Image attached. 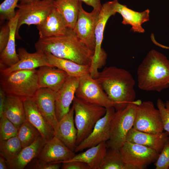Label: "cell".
<instances>
[{
	"instance_id": "83f0119b",
	"label": "cell",
	"mask_w": 169,
	"mask_h": 169,
	"mask_svg": "<svg viewBox=\"0 0 169 169\" xmlns=\"http://www.w3.org/2000/svg\"><path fill=\"white\" fill-rule=\"evenodd\" d=\"M4 115L18 129L26 120L23 100L18 97L7 95Z\"/></svg>"
},
{
	"instance_id": "ac0fdd59",
	"label": "cell",
	"mask_w": 169,
	"mask_h": 169,
	"mask_svg": "<svg viewBox=\"0 0 169 169\" xmlns=\"http://www.w3.org/2000/svg\"><path fill=\"white\" fill-rule=\"evenodd\" d=\"M23 101L26 120L38 130L46 141L50 140L54 136V129L40 112L33 98Z\"/></svg>"
},
{
	"instance_id": "ffe728a7",
	"label": "cell",
	"mask_w": 169,
	"mask_h": 169,
	"mask_svg": "<svg viewBox=\"0 0 169 169\" xmlns=\"http://www.w3.org/2000/svg\"><path fill=\"white\" fill-rule=\"evenodd\" d=\"M111 1L115 12L119 13L122 17L123 24L131 25V30L134 32L141 33L145 32L141 25L149 20V9L141 12H138L128 8L125 5L120 3L118 0Z\"/></svg>"
},
{
	"instance_id": "8d00e7d4",
	"label": "cell",
	"mask_w": 169,
	"mask_h": 169,
	"mask_svg": "<svg viewBox=\"0 0 169 169\" xmlns=\"http://www.w3.org/2000/svg\"><path fill=\"white\" fill-rule=\"evenodd\" d=\"M61 163H51L41 161L37 158L29 163L26 167L32 169H59Z\"/></svg>"
},
{
	"instance_id": "4316f807",
	"label": "cell",
	"mask_w": 169,
	"mask_h": 169,
	"mask_svg": "<svg viewBox=\"0 0 169 169\" xmlns=\"http://www.w3.org/2000/svg\"><path fill=\"white\" fill-rule=\"evenodd\" d=\"M106 142H103L75 154L70 160L62 163L78 161L87 164L91 169H98L107 151Z\"/></svg>"
},
{
	"instance_id": "d6a6232c",
	"label": "cell",
	"mask_w": 169,
	"mask_h": 169,
	"mask_svg": "<svg viewBox=\"0 0 169 169\" xmlns=\"http://www.w3.org/2000/svg\"><path fill=\"white\" fill-rule=\"evenodd\" d=\"M18 129L4 115L0 117V141L17 136Z\"/></svg>"
},
{
	"instance_id": "b9f144b4",
	"label": "cell",
	"mask_w": 169,
	"mask_h": 169,
	"mask_svg": "<svg viewBox=\"0 0 169 169\" xmlns=\"http://www.w3.org/2000/svg\"><path fill=\"white\" fill-rule=\"evenodd\" d=\"M7 161L3 156H0V169H8Z\"/></svg>"
},
{
	"instance_id": "7a4b0ae2",
	"label": "cell",
	"mask_w": 169,
	"mask_h": 169,
	"mask_svg": "<svg viewBox=\"0 0 169 169\" xmlns=\"http://www.w3.org/2000/svg\"><path fill=\"white\" fill-rule=\"evenodd\" d=\"M95 79L114 103L116 111L135 100V81L128 71L115 66L105 67Z\"/></svg>"
},
{
	"instance_id": "8fae6325",
	"label": "cell",
	"mask_w": 169,
	"mask_h": 169,
	"mask_svg": "<svg viewBox=\"0 0 169 169\" xmlns=\"http://www.w3.org/2000/svg\"><path fill=\"white\" fill-rule=\"evenodd\" d=\"M75 96L105 108L115 107L114 103L109 99L96 79L92 77L89 74L79 78Z\"/></svg>"
},
{
	"instance_id": "4fadbf2b",
	"label": "cell",
	"mask_w": 169,
	"mask_h": 169,
	"mask_svg": "<svg viewBox=\"0 0 169 169\" xmlns=\"http://www.w3.org/2000/svg\"><path fill=\"white\" fill-rule=\"evenodd\" d=\"M106 109L105 115L96 122L90 134L76 147L75 152L82 151L102 142H106L109 139L111 122L116 110L113 106Z\"/></svg>"
},
{
	"instance_id": "ab89813d",
	"label": "cell",
	"mask_w": 169,
	"mask_h": 169,
	"mask_svg": "<svg viewBox=\"0 0 169 169\" xmlns=\"http://www.w3.org/2000/svg\"><path fill=\"white\" fill-rule=\"evenodd\" d=\"M7 95L0 87V117L4 115V112L6 105Z\"/></svg>"
},
{
	"instance_id": "52a82bcc",
	"label": "cell",
	"mask_w": 169,
	"mask_h": 169,
	"mask_svg": "<svg viewBox=\"0 0 169 169\" xmlns=\"http://www.w3.org/2000/svg\"><path fill=\"white\" fill-rule=\"evenodd\" d=\"M116 13L111 1L106 2L102 5L95 28V45L89 69V74L94 78L97 77L99 73L98 69L104 66L106 63L107 54L101 47L104 32L108 19Z\"/></svg>"
},
{
	"instance_id": "8992f818",
	"label": "cell",
	"mask_w": 169,
	"mask_h": 169,
	"mask_svg": "<svg viewBox=\"0 0 169 169\" xmlns=\"http://www.w3.org/2000/svg\"><path fill=\"white\" fill-rule=\"evenodd\" d=\"M137 105L135 100L122 109L116 111L112 120L107 148L119 150L126 141V136L133 127Z\"/></svg>"
},
{
	"instance_id": "603a6c76",
	"label": "cell",
	"mask_w": 169,
	"mask_h": 169,
	"mask_svg": "<svg viewBox=\"0 0 169 169\" xmlns=\"http://www.w3.org/2000/svg\"><path fill=\"white\" fill-rule=\"evenodd\" d=\"M169 135L166 131L154 134L140 131L132 127L128 133L125 140L149 147L160 153Z\"/></svg>"
},
{
	"instance_id": "2e32d148",
	"label": "cell",
	"mask_w": 169,
	"mask_h": 169,
	"mask_svg": "<svg viewBox=\"0 0 169 169\" xmlns=\"http://www.w3.org/2000/svg\"><path fill=\"white\" fill-rule=\"evenodd\" d=\"M56 93L48 88H40L33 98L38 110L54 129L58 122L55 112Z\"/></svg>"
},
{
	"instance_id": "7402d4cb",
	"label": "cell",
	"mask_w": 169,
	"mask_h": 169,
	"mask_svg": "<svg viewBox=\"0 0 169 169\" xmlns=\"http://www.w3.org/2000/svg\"><path fill=\"white\" fill-rule=\"evenodd\" d=\"M38 76L39 88H47L57 92L63 86L69 75L59 69L44 66L39 68Z\"/></svg>"
},
{
	"instance_id": "cb8c5ba5",
	"label": "cell",
	"mask_w": 169,
	"mask_h": 169,
	"mask_svg": "<svg viewBox=\"0 0 169 169\" xmlns=\"http://www.w3.org/2000/svg\"><path fill=\"white\" fill-rule=\"evenodd\" d=\"M40 135L32 144L23 148L13 158L7 161L9 169H23L39 155L46 142Z\"/></svg>"
},
{
	"instance_id": "5b68a950",
	"label": "cell",
	"mask_w": 169,
	"mask_h": 169,
	"mask_svg": "<svg viewBox=\"0 0 169 169\" xmlns=\"http://www.w3.org/2000/svg\"><path fill=\"white\" fill-rule=\"evenodd\" d=\"M74 121L77 130L76 146L92 131L95 124L105 114L106 108L75 96L73 101Z\"/></svg>"
},
{
	"instance_id": "30bf717a",
	"label": "cell",
	"mask_w": 169,
	"mask_h": 169,
	"mask_svg": "<svg viewBox=\"0 0 169 169\" xmlns=\"http://www.w3.org/2000/svg\"><path fill=\"white\" fill-rule=\"evenodd\" d=\"M133 128L142 132L157 134L164 130L160 114L153 102H142L137 106Z\"/></svg>"
},
{
	"instance_id": "836d02e7",
	"label": "cell",
	"mask_w": 169,
	"mask_h": 169,
	"mask_svg": "<svg viewBox=\"0 0 169 169\" xmlns=\"http://www.w3.org/2000/svg\"><path fill=\"white\" fill-rule=\"evenodd\" d=\"M20 0H4L0 5L1 22L5 20L9 21L16 15L15 9Z\"/></svg>"
},
{
	"instance_id": "74e56055",
	"label": "cell",
	"mask_w": 169,
	"mask_h": 169,
	"mask_svg": "<svg viewBox=\"0 0 169 169\" xmlns=\"http://www.w3.org/2000/svg\"><path fill=\"white\" fill-rule=\"evenodd\" d=\"M10 28L7 23L3 25L0 31V53H1L6 47L10 35Z\"/></svg>"
},
{
	"instance_id": "e0dca14e",
	"label": "cell",
	"mask_w": 169,
	"mask_h": 169,
	"mask_svg": "<svg viewBox=\"0 0 169 169\" xmlns=\"http://www.w3.org/2000/svg\"><path fill=\"white\" fill-rule=\"evenodd\" d=\"M17 54L18 61L11 66L0 70V74H6L18 70H33L44 66L52 67L42 52L36 51L30 53L25 48L20 47L18 49Z\"/></svg>"
},
{
	"instance_id": "f1b7e54d",
	"label": "cell",
	"mask_w": 169,
	"mask_h": 169,
	"mask_svg": "<svg viewBox=\"0 0 169 169\" xmlns=\"http://www.w3.org/2000/svg\"><path fill=\"white\" fill-rule=\"evenodd\" d=\"M80 1L54 0V5L64 19L67 27L73 29L77 22Z\"/></svg>"
},
{
	"instance_id": "484cf974",
	"label": "cell",
	"mask_w": 169,
	"mask_h": 169,
	"mask_svg": "<svg viewBox=\"0 0 169 169\" xmlns=\"http://www.w3.org/2000/svg\"><path fill=\"white\" fill-rule=\"evenodd\" d=\"M44 54L52 67L64 70L69 76L79 78L89 74L90 65L80 64L70 60L56 57L49 53Z\"/></svg>"
},
{
	"instance_id": "60d3db41",
	"label": "cell",
	"mask_w": 169,
	"mask_h": 169,
	"mask_svg": "<svg viewBox=\"0 0 169 169\" xmlns=\"http://www.w3.org/2000/svg\"><path fill=\"white\" fill-rule=\"evenodd\" d=\"M83 2L86 4L93 7V9L100 11L102 5L100 0H79Z\"/></svg>"
},
{
	"instance_id": "6da1fadb",
	"label": "cell",
	"mask_w": 169,
	"mask_h": 169,
	"mask_svg": "<svg viewBox=\"0 0 169 169\" xmlns=\"http://www.w3.org/2000/svg\"><path fill=\"white\" fill-rule=\"evenodd\" d=\"M34 46L36 51L49 53L84 65L90 66L94 54L69 28L64 34L39 38Z\"/></svg>"
},
{
	"instance_id": "d4e9b609",
	"label": "cell",
	"mask_w": 169,
	"mask_h": 169,
	"mask_svg": "<svg viewBox=\"0 0 169 169\" xmlns=\"http://www.w3.org/2000/svg\"><path fill=\"white\" fill-rule=\"evenodd\" d=\"M18 18V14L16 12L15 16L7 23L10 28L9 37L7 45L0 53V70L13 65L19 60L15 43Z\"/></svg>"
},
{
	"instance_id": "f546056e",
	"label": "cell",
	"mask_w": 169,
	"mask_h": 169,
	"mask_svg": "<svg viewBox=\"0 0 169 169\" xmlns=\"http://www.w3.org/2000/svg\"><path fill=\"white\" fill-rule=\"evenodd\" d=\"M109 149L98 169H130L124 161L119 150Z\"/></svg>"
},
{
	"instance_id": "5bb4252c",
	"label": "cell",
	"mask_w": 169,
	"mask_h": 169,
	"mask_svg": "<svg viewBox=\"0 0 169 169\" xmlns=\"http://www.w3.org/2000/svg\"><path fill=\"white\" fill-rule=\"evenodd\" d=\"M75 155L74 151L54 136L46 142L37 158L45 162L61 163L70 160Z\"/></svg>"
},
{
	"instance_id": "3957f363",
	"label": "cell",
	"mask_w": 169,
	"mask_h": 169,
	"mask_svg": "<svg viewBox=\"0 0 169 169\" xmlns=\"http://www.w3.org/2000/svg\"><path fill=\"white\" fill-rule=\"evenodd\" d=\"M137 74L140 89L160 92L169 87V59L152 49L138 66Z\"/></svg>"
},
{
	"instance_id": "7bdbcfd3",
	"label": "cell",
	"mask_w": 169,
	"mask_h": 169,
	"mask_svg": "<svg viewBox=\"0 0 169 169\" xmlns=\"http://www.w3.org/2000/svg\"><path fill=\"white\" fill-rule=\"evenodd\" d=\"M36 0H20V3H24Z\"/></svg>"
},
{
	"instance_id": "d6986e66",
	"label": "cell",
	"mask_w": 169,
	"mask_h": 169,
	"mask_svg": "<svg viewBox=\"0 0 169 169\" xmlns=\"http://www.w3.org/2000/svg\"><path fill=\"white\" fill-rule=\"evenodd\" d=\"M54 131V136L74 151L77 132L74 123V111L72 106L69 112L58 121Z\"/></svg>"
},
{
	"instance_id": "277c9868",
	"label": "cell",
	"mask_w": 169,
	"mask_h": 169,
	"mask_svg": "<svg viewBox=\"0 0 169 169\" xmlns=\"http://www.w3.org/2000/svg\"><path fill=\"white\" fill-rule=\"evenodd\" d=\"M0 87L7 96L24 100L33 98L39 89L38 70H18L0 74Z\"/></svg>"
},
{
	"instance_id": "9a60e30c",
	"label": "cell",
	"mask_w": 169,
	"mask_h": 169,
	"mask_svg": "<svg viewBox=\"0 0 169 169\" xmlns=\"http://www.w3.org/2000/svg\"><path fill=\"white\" fill-rule=\"evenodd\" d=\"M79 78L69 76L60 90L56 93L55 106L57 118L59 121L69 111L75 96Z\"/></svg>"
},
{
	"instance_id": "4dcf8cb0",
	"label": "cell",
	"mask_w": 169,
	"mask_h": 169,
	"mask_svg": "<svg viewBox=\"0 0 169 169\" xmlns=\"http://www.w3.org/2000/svg\"><path fill=\"white\" fill-rule=\"evenodd\" d=\"M40 135L38 130L26 120L19 128L17 136L23 148L33 143Z\"/></svg>"
},
{
	"instance_id": "1f68e13d",
	"label": "cell",
	"mask_w": 169,
	"mask_h": 169,
	"mask_svg": "<svg viewBox=\"0 0 169 169\" xmlns=\"http://www.w3.org/2000/svg\"><path fill=\"white\" fill-rule=\"evenodd\" d=\"M22 149L17 136L0 141V154L7 161L15 157Z\"/></svg>"
},
{
	"instance_id": "9c48e42d",
	"label": "cell",
	"mask_w": 169,
	"mask_h": 169,
	"mask_svg": "<svg viewBox=\"0 0 169 169\" xmlns=\"http://www.w3.org/2000/svg\"><path fill=\"white\" fill-rule=\"evenodd\" d=\"M122 159L130 169H143L155 162L159 153L143 145L126 141L119 149Z\"/></svg>"
},
{
	"instance_id": "44dd1931",
	"label": "cell",
	"mask_w": 169,
	"mask_h": 169,
	"mask_svg": "<svg viewBox=\"0 0 169 169\" xmlns=\"http://www.w3.org/2000/svg\"><path fill=\"white\" fill-rule=\"evenodd\" d=\"M39 38L64 34L68 28L58 9L54 5L48 16L40 24L37 26Z\"/></svg>"
},
{
	"instance_id": "7c38bea8",
	"label": "cell",
	"mask_w": 169,
	"mask_h": 169,
	"mask_svg": "<svg viewBox=\"0 0 169 169\" xmlns=\"http://www.w3.org/2000/svg\"><path fill=\"white\" fill-rule=\"evenodd\" d=\"M100 11L93 9L90 12H86L80 1L77 20L73 29L79 40L94 52L95 45V30Z\"/></svg>"
},
{
	"instance_id": "ba28073f",
	"label": "cell",
	"mask_w": 169,
	"mask_h": 169,
	"mask_svg": "<svg viewBox=\"0 0 169 169\" xmlns=\"http://www.w3.org/2000/svg\"><path fill=\"white\" fill-rule=\"evenodd\" d=\"M54 0H36L18 5L16 12L18 18L16 32V38H20L19 30L23 24L37 26L46 19L54 6Z\"/></svg>"
},
{
	"instance_id": "f35d334b",
	"label": "cell",
	"mask_w": 169,
	"mask_h": 169,
	"mask_svg": "<svg viewBox=\"0 0 169 169\" xmlns=\"http://www.w3.org/2000/svg\"><path fill=\"white\" fill-rule=\"evenodd\" d=\"M62 169H91L86 163L78 161H70L62 163Z\"/></svg>"
},
{
	"instance_id": "d590c367",
	"label": "cell",
	"mask_w": 169,
	"mask_h": 169,
	"mask_svg": "<svg viewBox=\"0 0 169 169\" xmlns=\"http://www.w3.org/2000/svg\"><path fill=\"white\" fill-rule=\"evenodd\" d=\"M156 105L160 113L164 129L169 134V101L167 100L164 102L158 99Z\"/></svg>"
},
{
	"instance_id": "e575fe53",
	"label": "cell",
	"mask_w": 169,
	"mask_h": 169,
	"mask_svg": "<svg viewBox=\"0 0 169 169\" xmlns=\"http://www.w3.org/2000/svg\"><path fill=\"white\" fill-rule=\"evenodd\" d=\"M155 169L169 168V137L166 139L163 147L155 163Z\"/></svg>"
}]
</instances>
